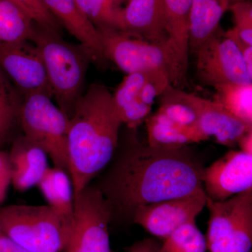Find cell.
Here are the masks:
<instances>
[{"instance_id": "cell-1", "label": "cell", "mask_w": 252, "mask_h": 252, "mask_svg": "<svg viewBox=\"0 0 252 252\" xmlns=\"http://www.w3.org/2000/svg\"><path fill=\"white\" fill-rule=\"evenodd\" d=\"M187 147L145 145L135 132H129L108 172L96 186L109 204L112 219L132 220L141 205L204 190V168Z\"/></svg>"}, {"instance_id": "cell-2", "label": "cell", "mask_w": 252, "mask_h": 252, "mask_svg": "<svg viewBox=\"0 0 252 252\" xmlns=\"http://www.w3.org/2000/svg\"><path fill=\"white\" fill-rule=\"evenodd\" d=\"M122 124L109 89L102 84L89 86L69 119L68 158L74 195L87 187L115 155Z\"/></svg>"}, {"instance_id": "cell-3", "label": "cell", "mask_w": 252, "mask_h": 252, "mask_svg": "<svg viewBox=\"0 0 252 252\" xmlns=\"http://www.w3.org/2000/svg\"><path fill=\"white\" fill-rule=\"evenodd\" d=\"M31 41L40 53L58 107L69 119L84 94L91 54L81 44H70L60 32L36 23Z\"/></svg>"}, {"instance_id": "cell-4", "label": "cell", "mask_w": 252, "mask_h": 252, "mask_svg": "<svg viewBox=\"0 0 252 252\" xmlns=\"http://www.w3.org/2000/svg\"><path fill=\"white\" fill-rule=\"evenodd\" d=\"M72 220L49 205L0 207V231L30 252L64 251Z\"/></svg>"}, {"instance_id": "cell-5", "label": "cell", "mask_w": 252, "mask_h": 252, "mask_svg": "<svg viewBox=\"0 0 252 252\" xmlns=\"http://www.w3.org/2000/svg\"><path fill=\"white\" fill-rule=\"evenodd\" d=\"M98 31L104 57L126 73L163 69L172 85L179 87L187 74L181 67L175 50L167 40L153 43L126 31L100 28Z\"/></svg>"}, {"instance_id": "cell-6", "label": "cell", "mask_w": 252, "mask_h": 252, "mask_svg": "<svg viewBox=\"0 0 252 252\" xmlns=\"http://www.w3.org/2000/svg\"><path fill=\"white\" fill-rule=\"evenodd\" d=\"M45 94L23 97L19 124L25 137L51 158L54 167L69 175L67 137L69 118Z\"/></svg>"}, {"instance_id": "cell-7", "label": "cell", "mask_w": 252, "mask_h": 252, "mask_svg": "<svg viewBox=\"0 0 252 252\" xmlns=\"http://www.w3.org/2000/svg\"><path fill=\"white\" fill-rule=\"evenodd\" d=\"M210 212L207 248L210 252H250L252 247V189L224 201L207 198Z\"/></svg>"}, {"instance_id": "cell-8", "label": "cell", "mask_w": 252, "mask_h": 252, "mask_svg": "<svg viewBox=\"0 0 252 252\" xmlns=\"http://www.w3.org/2000/svg\"><path fill=\"white\" fill-rule=\"evenodd\" d=\"M112 212L96 186L74 195L72 230L64 252H112L109 225Z\"/></svg>"}, {"instance_id": "cell-9", "label": "cell", "mask_w": 252, "mask_h": 252, "mask_svg": "<svg viewBox=\"0 0 252 252\" xmlns=\"http://www.w3.org/2000/svg\"><path fill=\"white\" fill-rule=\"evenodd\" d=\"M196 74L204 84H252L243 56L228 32L219 26L195 53Z\"/></svg>"}, {"instance_id": "cell-10", "label": "cell", "mask_w": 252, "mask_h": 252, "mask_svg": "<svg viewBox=\"0 0 252 252\" xmlns=\"http://www.w3.org/2000/svg\"><path fill=\"white\" fill-rule=\"evenodd\" d=\"M171 84L163 69H153L126 74L114 94L113 102L123 124L137 129L147 120L157 97Z\"/></svg>"}, {"instance_id": "cell-11", "label": "cell", "mask_w": 252, "mask_h": 252, "mask_svg": "<svg viewBox=\"0 0 252 252\" xmlns=\"http://www.w3.org/2000/svg\"><path fill=\"white\" fill-rule=\"evenodd\" d=\"M0 68L23 97L42 94L52 97L44 61L31 41L0 42Z\"/></svg>"}, {"instance_id": "cell-12", "label": "cell", "mask_w": 252, "mask_h": 252, "mask_svg": "<svg viewBox=\"0 0 252 252\" xmlns=\"http://www.w3.org/2000/svg\"><path fill=\"white\" fill-rule=\"evenodd\" d=\"M205 191L141 205L134 212L132 223L158 238H166L195 218L206 206Z\"/></svg>"}, {"instance_id": "cell-13", "label": "cell", "mask_w": 252, "mask_h": 252, "mask_svg": "<svg viewBox=\"0 0 252 252\" xmlns=\"http://www.w3.org/2000/svg\"><path fill=\"white\" fill-rule=\"evenodd\" d=\"M203 186L207 198L224 201L252 189V155L230 151L203 169Z\"/></svg>"}, {"instance_id": "cell-14", "label": "cell", "mask_w": 252, "mask_h": 252, "mask_svg": "<svg viewBox=\"0 0 252 252\" xmlns=\"http://www.w3.org/2000/svg\"><path fill=\"white\" fill-rule=\"evenodd\" d=\"M51 14L60 24L84 46L92 58L93 62L104 67V57L98 31L84 16L76 0H42Z\"/></svg>"}, {"instance_id": "cell-15", "label": "cell", "mask_w": 252, "mask_h": 252, "mask_svg": "<svg viewBox=\"0 0 252 252\" xmlns=\"http://www.w3.org/2000/svg\"><path fill=\"white\" fill-rule=\"evenodd\" d=\"M9 156L11 185L18 191L37 185L49 167L46 152L24 135L15 139Z\"/></svg>"}, {"instance_id": "cell-16", "label": "cell", "mask_w": 252, "mask_h": 252, "mask_svg": "<svg viewBox=\"0 0 252 252\" xmlns=\"http://www.w3.org/2000/svg\"><path fill=\"white\" fill-rule=\"evenodd\" d=\"M125 31L153 43L167 39L164 0H129L124 8Z\"/></svg>"}, {"instance_id": "cell-17", "label": "cell", "mask_w": 252, "mask_h": 252, "mask_svg": "<svg viewBox=\"0 0 252 252\" xmlns=\"http://www.w3.org/2000/svg\"><path fill=\"white\" fill-rule=\"evenodd\" d=\"M197 127L207 140L214 138L225 147H235L252 124L240 120L213 100L207 99L199 117Z\"/></svg>"}, {"instance_id": "cell-18", "label": "cell", "mask_w": 252, "mask_h": 252, "mask_svg": "<svg viewBox=\"0 0 252 252\" xmlns=\"http://www.w3.org/2000/svg\"><path fill=\"white\" fill-rule=\"evenodd\" d=\"M193 0H164L165 31L184 72L189 67L190 14Z\"/></svg>"}, {"instance_id": "cell-19", "label": "cell", "mask_w": 252, "mask_h": 252, "mask_svg": "<svg viewBox=\"0 0 252 252\" xmlns=\"http://www.w3.org/2000/svg\"><path fill=\"white\" fill-rule=\"evenodd\" d=\"M148 144L154 147L179 149L207 140L197 126H185L158 112L147 119Z\"/></svg>"}, {"instance_id": "cell-20", "label": "cell", "mask_w": 252, "mask_h": 252, "mask_svg": "<svg viewBox=\"0 0 252 252\" xmlns=\"http://www.w3.org/2000/svg\"><path fill=\"white\" fill-rule=\"evenodd\" d=\"M229 0H193L190 14L189 51H196L200 44L220 26Z\"/></svg>"}, {"instance_id": "cell-21", "label": "cell", "mask_w": 252, "mask_h": 252, "mask_svg": "<svg viewBox=\"0 0 252 252\" xmlns=\"http://www.w3.org/2000/svg\"><path fill=\"white\" fill-rule=\"evenodd\" d=\"M157 112L172 122L185 126H197L207 99L186 92L170 84L162 93Z\"/></svg>"}, {"instance_id": "cell-22", "label": "cell", "mask_w": 252, "mask_h": 252, "mask_svg": "<svg viewBox=\"0 0 252 252\" xmlns=\"http://www.w3.org/2000/svg\"><path fill=\"white\" fill-rule=\"evenodd\" d=\"M36 186L50 206L66 216H73L74 193L69 174L59 167H49Z\"/></svg>"}, {"instance_id": "cell-23", "label": "cell", "mask_w": 252, "mask_h": 252, "mask_svg": "<svg viewBox=\"0 0 252 252\" xmlns=\"http://www.w3.org/2000/svg\"><path fill=\"white\" fill-rule=\"evenodd\" d=\"M35 22L12 0H0V42L31 41Z\"/></svg>"}, {"instance_id": "cell-24", "label": "cell", "mask_w": 252, "mask_h": 252, "mask_svg": "<svg viewBox=\"0 0 252 252\" xmlns=\"http://www.w3.org/2000/svg\"><path fill=\"white\" fill-rule=\"evenodd\" d=\"M23 97L0 68V147L11 139L19 124Z\"/></svg>"}, {"instance_id": "cell-25", "label": "cell", "mask_w": 252, "mask_h": 252, "mask_svg": "<svg viewBox=\"0 0 252 252\" xmlns=\"http://www.w3.org/2000/svg\"><path fill=\"white\" fill-rule=\"evenodd\" d=\"M214 89V102L240 120L252 124V84L229 83Z\"/></svg>"}, {"instance_id": "cell-26", "label": "cell", "mask_w": 252, "mask_h": 252, "mask_svg": "<svg viewBox=\"0 0 252 252\" xmlns=\"http://www.w3.org/2000/svg\"><path fill=\"white\" fill-rule=\"evenodd\" d=\"M84 16L96 28L125 31L124 8L116 0H76Z\"/></svg>"}, {"instance_id": "cell-27", "label": "cell", "mask_w": 252, "mask_h": 252, "mask_svg": "<svg viewBox=\"0 0 252 252\" xmlns=\"http://www.w3.org/2000/svg\"><path fill=\"white\" fill-rule=\"evenodd\" d=\"M206 238L195 222L187 223L165 238L159 252H206Z\"/></svg>"}, {"instance_id": "cell-28", "label": "cell", "mask_w": 252, "mask_h": 252, "mask_svg": "<svg viewBox=\"0 0 252 252\" xmlns=\"http://www.w3.org/2000/svg\"><path fill=\"white\" fill-rule=\"evenodd\" d=\"M234 21V27L231 28L242 41L252 46V3L251 1H242L230 5Z\"/></svg>"}, {"instance_id": "cell-29", "label": "cell", "mask_w": 252, "mask_h": 252, "mask_svg": "<svg viewBox=\"0 0 252 252\" xmlns=\"http://www.w3.org/2000/svg\"><path fill=\"white\" fill-rule=\"evenodd\" d=\"M12 1L19 5L36 24L41 27L60 32L61 24L46 8L42 0H12Z\"/></svg>"}, {"instance_id": "cell-30", "label": "cell", "mask_w": 252, "mask_h": 252, "mask_svg": "<svg viewBox=\"0 0 252 252\" xmlns=\"http://www.w3.org/2000/svg\"><path fill=\"white\" fill-rule=\"evenodd\" d=\"M11 185V167L8 152L0 150V204L2 203Z\"/></svg>"}, {"instance_id": "cell-31", "label": "cell", "mask_w": 252, "mask_h": 252, "mask_svg": "<svg viewBox=\"0 0 252 252\" xmlns=\"http://www.w3.org/2000/svg\"><path fill=\"white\" fill-rule=\"evenodd\" d=\"M227 32L232 36L233 40L235 41L239 49H240L247 69H248L250 75L252 76V46L245 44L244 41L240 39V37H238V36L235 34V32L233 30L230 29L227 31Z\"/></svg>"}, {"instance_id": "cell-32", "label": "cell", "mask_w": 252, "mask_h": 252, "mask_svg": "<svg viewBox=\"0 0 252 252\" xmlns=\"http://www.w3.org/2000/svg\"><path fill=\"white\" fill-rule=\"evenodd\" d=\"M0 252H30L0 231Z\"/></svg>"}, {"instance_id": "cell-33", "label": "cell", "mask_w": 252, "mask_h": 252, "mask_svg": "<svg viewBox=\"0 0 252 252\" xmlns=\"http://www.w3.org/2000/svg\"><path fill=\"white\" fill-rule=\"evenodd\" d=\"M238 144L242 152L252 155V130L247 132L239 140Z\"/></svg>"}, {"instance_id": "cell-34", "label": "cell", "mask_w": 252, "mask_h": 252, "mask_svg": "<svg viewBox=\"0 0 252 252\" xmlns=\"http://www.w3.org/2000/svg\"><path fill=\"white\" fill-rule=\"evenodd\" d=\"M149 239L136 242L126 252H148Z\"/></svg>"}, {"instance_id": "cell-35", "label": "cell", "mask_w": 252, "mask_h": 252, "mask_svg": "<svg viewBox=\"0 0 252 252\" xmlns=\"http://www.w3.org/2000/svg\"><path fill=\"white\" fill-rule=\"evenodd\" d=\"M160 245L154 239H149L148 252H159Z\"/></svg>"}, {"instance_id": "cell-36", "label": "cell", "mask_w": 252, "mask_h": 252, "mask_svg": "<svg viewBox=\"0 0 252 252\" xmlns=\"http://www.w3.org/2000/svg\"><path fill=\"white\" fill-rule=\"evenodd\" d=\"M251 1V0H229L230 5L235 4V3L242 2V1Z\"/></svg>"}, {"instance_id": "cell-37", "label": "cell", "mask_w": 252, "mask_h": 252, "mask_svg": "<svg viewBox=\"0 0 252 252\" xmlns=\"http://www.w3.org/2000/svg\"><path fill=\"white\" fill-rule=\"evenodd\" d=\"M116 1H118V2L120 3V4H122V2H124V1H128L129 0H116Z\"/></svg>"}]
</instances>
